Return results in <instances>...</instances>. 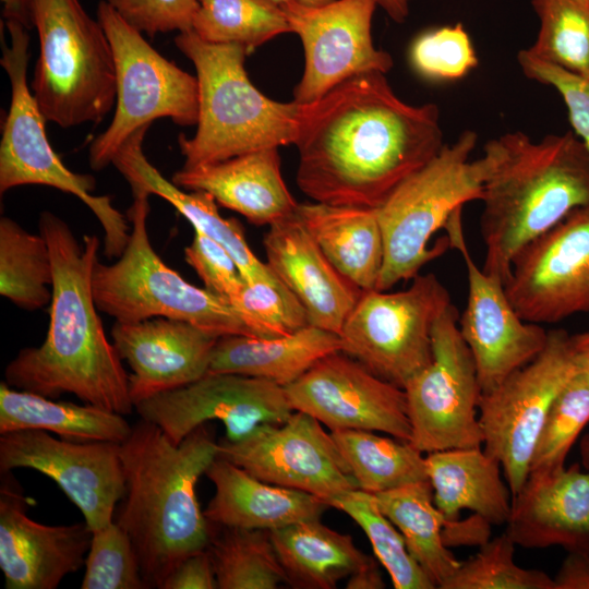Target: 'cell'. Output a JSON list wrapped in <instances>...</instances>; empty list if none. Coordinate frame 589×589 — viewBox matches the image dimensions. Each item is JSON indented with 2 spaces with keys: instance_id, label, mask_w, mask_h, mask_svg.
I'll return each mask as SVG.
<instances>
[{
  "instance_id": "obj_1",
  "label": "cell",
  "mask_w": 589,
  "mask_h": 589,
  "mask_svg": "<svg viewBox=\"0 0 589 589\" xmlns=\"http://www.w3.org/2000/svg\"><path fill=\"white\" fill-rule=\"evenodd\" d=\"M297 184L314 202L377 208L444 146L433 103L401 100L384 73L353 76L302 104Z\"/></svg>"
},
{
  "instance_id": "obj_2",
  "label": "cell",
  "mask_w": 589,
  "mask_h": 589,
  "mask_svg": "<svg viewBox=\"0 0 589 589\" xmlns=\"http://www.w3.org/2000/svg\"><path fill=\"white\" fill-rule=\"evenodd\" d=\"M38 228L53 268L49 327L39 347L21 349L7 365L4 382L53 399L72 394L85 404L130 414L135 407L129 374L107 338L92 290L100 242L95 235L79 242L51 212L40 214Z\"/></svg>"
},
{
  "instance_id": "obj_3",
  "label": "cell",
  "mask_w": 589,
  "mask_h": 589,
  "mask_svg": "<svg viewBox=\"0 0 589 589\" xmlns=\"http://www.w3.org/2000/svg\"><path fill=\"white\" fill-rule=\"evenodd\" d=\"M218 456V443L200 425L179 444L141 419L120 444L125 493L117 521L129 534L148 588H161L187 556L206 550L213 524L196 486Z\"/></svg>"
},
{
  "instance_id": "obj_4",
  "label": "cell",
  "mask_w": 589,
  "mask_h": 589,
  "mask_svg": "<svg viewBox=\"0 0 589 589\" xmlns=\"http://www.w3.org/2000/svg\"><path fill=\"white\" fill-rule=\"evenodd\" d=\"M496 139L501 157L480 200L481 267L505 284L525 247L589 206V153L573 131L540 141L520 131Z\"/></svg>"
},
{
  "instance_id": "obj_5",
  "label": "cell",
  "mask_w": 589,
  "mask_h": 589,
  "mask_svg": "<svg viewBox=\"0 0 589 589\" xmlns=\"http://www.w3.org/2000/svg\"><path fill=\"white\" fill-rule=\"evenodd\" d=\"M175 44L194 64L199 82L196 131L178 136L184 168L294 144L302 104L277 101L257 89L244 68V47L207 43L193 29L179 33Z\"/></svg>"
},
{
  "instance_id": "obj_6",
  "label": "cell",
  "mask_w": 589,
  "mask_h": 589,
  "mask_svg": "<svg viewBox=\"0 0 589 589\" xmlns=\"http://www.w3.org/2000/svg\"><path fill=\"white\" fill-rule=\"evenodd\" d=\"M477 142L478 134L465 130L400 182L376 208L384 243L376 290L387 291L413 279L425 264L445 253L448 238L430 248L432 236L445 228L466 203L481 200L501 157L498 141L493 139L484 145L481 157L470 159Z\"/></svg>"
},
{
  "instance_id": "obj_7",
  "label": "cell",
  "mask_w": 589,
  "mask_h": 589,
  "mask_svg": "<svg viewBox=\"0 0 589 589\" xmlns=\"http://www.w3.org/2000/svg\"><path fill=\"white\" fill-rule=\"evenodd\" d=\"M39 56L31 89L47 121L100 123L116 103L111 45L79 0H32Z\"/></svg>"
},
{
  "instance_id": "obj_8",
  "label": "cell",
  "mask_w": 589,
  "mask_h": 589,
  "mask_svg": "<svg viewBox=\"0 0 589 589\" xmlns=\"http://www.w3.org/2000/svg\"><path fill=\"white\" fill-rule=\"evenodd\" d=\"M128 212L131 232L112 264L96 262L92 290L99 311L116 322L131 323L152 317L181 320L217 337L252 336L230 302L206 288L188 283L153 249L147 232L149 194L133 191Z\"/></svg>"
},
{
  "instance_id": "obj_9",
  "label": "cell",
  "mask_w": 589,
  "mask_h": 589,
  "mask_svg": "<svg viewBox=\"0 0 589 589\" xmlns=\"http://www.w3.org/2000/svg\"><path fill=\"white\" fill-rule=\"evenodd\" d=\"M10 46L2 41L1 65L11 85V101L0 143V192L26 185H48L73 194L97 217L105 232V255L119 257L130 237L124 216L107 195L93 194L96 187L91 175L68 169L52 149L41 113L27 83L29 36L23 24L4 22Z\"/></svg>"
},
{
  "instance_id": "obj_10",
  "label": "cell",
  "mask_w": 589,
  "mask_h": 589,
  "mask_svg": "<svg viewBox=\"0 0 589 589\" xmlns=\"http://www.w3.org/2000/svg\"><path fill=\"white\" fill-rule=\"evenodd\" d=\"M97 20L111 45L116 68V109L108 128L89 146V165L99 171L112 164L123 143L154 120L168 118L180 127L196 125L199 82L155 50L106 0Z\"/></svg>"
},
{
  "instance_id": "obj_11",
  "label": "cell",
  "mask_w": 589,
  "mask_h": 589,
  "mask_svg": "<svg viewBox=\"0 0 589 589\" xmlns=\"http://www.w3.org/2000/svg\"><path fill=\"white\" fill-rule=\"evenodd\" d=\"M433 273L399 291H363L339 334L341 351L400 388L433 359L432 330L452 304Z\"/></svg>"
},
{
  "instance_id": "obj_12",
  "label": "cell",
  "mask_w": 589,
  "mask_h": 589,
  "mask_svg": "<svg viewBox=\"0 0 589 589\" xmlns=\"http://www.w3.org/2000/svg\"><path fill=\"white\" fill-rule=\"evenodd\" d=\"M575 373L570 335L554 328L548 330L545 347L531 362L481 394L483 449L501 464L512 496L528 478L537 438L555 397Z\"/></svg>"
},
{
  "instance_id": "obj_13",
  "label": "cell",
  "mask_w": 589,
  "mask_h": 589,
  "mask_svg": "<svg viewBox=\"0 0 589 589\" xmlns=\"http://www.w3.org/2000/svg\"><path fill=\"white\" fill-rule=\"evenodd\" d=\"M452 303L432 330L433 359L402 388L411 425L410 443L421 453L482 446V394L471 352Z\"/></svg>"
},
{
  "instance_id": "obj_14",
  "label": "cell",
  "mask_w": 589,
  "mask_h": 589,
  "mask_svg": "<svg viewBox=\"0 0 589 589\" xmlns=\"http://www.w3.org/2000/svg\"><path fill=\"white\" fill-rule=\"evenodd\" d=\"M218 456L252 476L328 502L358 489L330 433L312 416L293 411L237 442L218 443Z\"/></svg>"
},
{
  "instance_id": "obj_15",
  "label": "cell",
  "mask_w": 589,
  "mask_h": 589,
  "mask_svg": "<svg viewBox=\"0 0 589 589\" xmlns=\"http://www.w3.org/2000/svg\"><path fill=\"white\" fill-rule=\"evenodd\" d=\"M377 0H334L320 7L281 4L304 50V70L293 100L311 104L340 83L364 73L386 74L392 56L375 47L372 20Z\"/></svg>"
},
{
  "instance_id": "obj_16",
  "label": "cell",
  "mask_w": 589,
  "mask_h": 589,
  "mask_svg": "<svg viewBox=\"0 0 589 589\" xmlns=\"http://www.w3.org/2000/svg\"><path fill=\"white\" fill-rule=\"evenodd\" d=\"M461 212H455L444 228L467 272V303L458 327L473 358L481 390L488 393L543 350L548 330L525 321L512 304L504 281L478 266L466 243Z\"/></svg>"
},
{
  "instance_id": "obj_17",
  "label": "cell",
  "mask_w": 589,
  "mask_h": 589,
  "mask_svg": "<svg viewBox=\"0 0 589 589\" xmlns=\"http://www.w3.org/2000/svg\"><path fill=\"white\" fill-rule=\"evenodd\" d=\"M0 471L29 468L53 480L93 531L113 521L125 493L120 444L56 438L41 430L0 434Z\"/></svg>"
},
{
  "instance_id": "obj_18",
  "label": "cell",
  "mask_w": 589,
  "mask_h": 589,
  "mask_svg": "<svg viewBox=\"0 0 589 589\" xmlns=\"http://www.w3.org/2000/svg\"><path fill=\"white\" fill-rule=\"evenodd\" d=\"M505 291L528 322L589 313V206L569 213L515 257Z\"/></svg>"
},
{
  "instance_id": "obj_19",
  "label": "cell",
  "mask_w": 589,
  "mask_h": 589,
  "mask_svg": "<svg viewBox=\"0 0 589 589\" xmlns=\"http://www.w3.org/2000/svg\"><path fill=\"white\" fill-rule=\"evenodd\" d=\"M135 410L175 444L212 420L224 424L227 441L237 442L262 424L286 421L294 411L284 387L276 383L211 372L185 386L137 402Z\"/></svg>"
},
{
  "instance_id": "obj_20",
  "label": "cell",
  "mask_w": 589,
  "mask_h": 589,
  "mask_svg": "<svg viewBox=\"0 0 589 589\" xmlns=\"http://www.w3.org/2000/svg\"><path fill=\"white\" fill-rule=\"evenodd\" d=\"M294 411L338 430H366L410 442L405 390L336 351L284 387Z\"/></svg>"
},
{
  "instance_id": "obj_21",
  "label": "cell",
  "mask_w": 589,
  "mask_h": 589,
  "mask_svg": "<svg viewBox=\"0 0 589 589\" xmlns=\"http://www.w3.org/2000/svg\"><path fill=\"white\" fill-rule=\"evenodd\" d=\"M0 489V568L7 589H56L86 560V522L48 526L27 516L28 502L11 471Z\"/></svg>"
},
{
  "instance_id": "obj_22",
  "label": "cell",
  "mask_w": 589,
  "mask_h": 589,
  "mask_svg": "<svg viewBox=\"0 0 589 589\" xmlns=\"http://www.w3.org/2000/svg\"><path fill=\"white\" fill-rule=\"evenodd\" d=\"M111 337L131 369L129 384L134 407L206 375L219 338L192 323L169 317L116 322Z\"/></svg>"
},
{
  "instance_id": "obj_23",
  "label": "cell",
  "mask_w": 589,
  "mask_h": 589,
  "mask_svg": "<svg viewBox=\"0 0 589 589\" xmlns=\"http://www.w3.org/2000/svg\"><path fill=\"white\" fill-rule=\"evenodd\" d=\"M268 227L267 265L302 304L311 325L339 335L363 291L327 260L297 209Z\"/></svg>"
},
{
  "instance_id": "obj_24",
  "label": "cell",
  "mask_w": 589,
  "mask_h": 589,
  "mask_svg": "<svg viewBox=\"0 0 589 589\" xmlns=\"http://www.w3.org/2000/svg\"><path fill=\"white\" fill-rule=\"evenodd\" d=\"M505 532L525 549L562 546L589 554V470L575 462L550 473H529Z\"/></svg>"
},
{
  "instance_id": "obj_25",
  "label": "cell",
  "mask_w": 589,
  "mask_h": 589,
  "mask_svg": "<svg viewBox=\"0 0 589 589\" xmlns=\"http://www.w3.org/2000/svg\"><path fill=\"white\" fill-rule=\"evenodd\" d=\"M172 183L187 191L209 193L221 206L256 226L292 214L298 204L280 171L278 148H266L218 163L176 171Z\"/></svg>"
},
{
  "instance_id": "obj_26",
  "label": "cell",
  "mask_w": 589,
  "mask_h": 589,
  "mask_svg": "<svg viewBox=\"0 0 589 589\" xmlns=\"http://www.w3.org/2000/svg\"><path fill=\"white\" fill-rule=\"evenodd\" d=\"M151 125L136 130L120 147L112 165L133 191L155 194L169 202L200 231L221 244L237 262L247 283L279 280L267 263L260 261L247 243L244 230L236 218H224L215 199L207 192L183 190L168 181L146 158L143 141Z\"/></svg>"
},
{
  "instance_id": "obj_27",
  "label": "cell",
  "mask_w": 589,
  "mask_h": 589,
  "mask_svg": "<svg viewBox=\"0 0 589 589\" xmlns=\"http://www.w3.org/2000/svg\"><path fill=\"white\" fill-rule=\"evenodd\" d=\"M205 474L215 486L204 510L213 525L271 531L320 519L328 507L312 494L265 482L220 456Z\"/></svg>"
},
{
  "instance_id": "obj_28",
  "label": "cell",
  "mask_w": 589,
  "mask_h": 589,
  "mask_svg": "<svg viewBox=\"0 0 589 589\" xmlns=\"http://www.w3.org/2000/svg\"><path fill=\"white\" fill-rule=\"evenodd\" d=\"M425 466L434 503L446 522L459 519L460 512L468 509L491 526L506 525L512 492L501 464L481 446L426 454Z\"/></svg>"
},
{
  "instance_id": "obj_29",
  "label": "cell",
  "mask_w": 589,
  "mask_h": 589,
  "mask_svg": "<svg viewBox=\"0 0 589 589\" xmlns=\"http://www.w3.org/2000/svg\"><path fill=\"white\" fill-rule=\"evenodd\" d=\"M297 213L333 266L362 291L375 290L384 243L376 208L298 204Z\"/></svg>"
},
{
  "instance_id": "obj_30",
  "label": "cell",
  "mask_w": 589,
  "mask_h": 589,
  "mask_svg": "<svg viewBox=\"0 0 589 589\" xmlns=\"http://www.w3.org/2000/svg\"><path fill=\"white\" fill-rule=\"evenodd\" d=\"M336 351H341L339 335L311 324L274 338L227 335L214 347L209 372L259 377L285 387Z\"/></svg>"
},
{
  "instance_id": "obj_31",
  "label": "cell",
  "mask_w": 589,
  "mask_h": 589,
  "mask_svg": "<svg viewBox=\"0 0 589 589\" xmlns=\"http://www.w3.org/2000/svg\"><path fill=\"white\" fill-rule=\"evenodd\" d=\"M287 581L297 588L333 589L373 557L350 534L320 519L294 522L269 531Z\"/></svg>"
},
{
  "instance_id": "obj_32",
  "label": "cell",
  "mask_w": 589,
  "mask_h": 589,
  "mask_svg": "<svg viewBox=\"0 0 589 589\" xmlns=\"http://www.w3.org/2000/svg\"><path fill=\"white\" fill-rule=\"evenodd\" d=\"M20 430L52 432L70 441L121 444L132 426L121 413L89 404L56 401L1 382L0 434Z\"/></svg>"
},
{
  "instance_id": "obj_33",
  "label": "cell",
  "mask_w": 589,
  "mask_h": 589,
  "mask_svg": "<svg viewBox=\"0 0 589 589\" xmlns=\"http://www.w3.org/2000/svg\"><path fill=\"white\" fill-rule=\"evenodd\" d=\"M378 507L397 527L406 546L432 580L442 589L460 565L444 542L446 520L434 503L429 480L374 494Z\"/></svg>"
},
{
  "instance_id": "obj_34",
  "label": "cell",
  "mask_w": 589,
  "mask_h": 589,
  "mask_svg": "<svg viewBox=\"0 0 589 589\" xmlns=\"http://www.w3.org/2000/svg\"><path fill=\"white\" fill-rule=\"evenodd\" d=\"M330 434L359 490L377 494L428 480L425 456L410 442L366 430Z\"/></svg>"
},
{
  "instance_id": "obj_35",
  "label": "cell",
  "mask_w": 589,
  "mask_h": 589,
  "mask_svg": "<svg viewBox=\"0 0 589 589\" xmlns=\"http://www.w3.org/2000/svg\"><path fill=\"white\" fill-rule=\"evenodd\" d=\"M53 268L49 245L13 219H0V293L34 311L51 302Z\"/></svg>"
},
{
  "instance_id": "obj_36",
  "label": "cell",
  "mask_w": 589,
  "mask_h": 589,
  "mask_svg": "<svg viewBox=\"0 0 589 589\" xmlns=\"http://www.w3.org/2000/svg\"><path fill=\"white\" fill-rule=\"evenodd\" d=\"M223 528L207 548L218 589H275L288 582L269 531Z\"/></svg>"
},
{
  "instance_id": "obj_37",
  "label": "cell",
  "mask_w": 589,
  "mask_h": 589,
  "mask_svg": "<svg viewBox=\"0 0 589 589\" xmlns=\"http://www.w3.org/2000/svg\"><path fill=\"white\" fill-rule=\"evenodd\" d=\"M193 31L212 44H235L249 53L291 32L281 5L272 0H199Z\"/></svg>"
},
{
  "instance_id": "obj_38",
  "label": "cell",
  "mask_w": 589,
  "mask_h": 589,
  "mask_svg": "<svg viewBox=\"0 0 589 589\" xmlns=\"http://www.w3.org/2000/svg\"><path fill=\"white\" fill-rule=\"evenodd\" d=\"M539 20L526 51L589 81V0H531Z\"/></svg>"
},
{
  "instance_id": "obj_39",
  "label": "cell",
  "mask_w": 589,
  "mask_h": 589,
  "mask_svg": "<svg viewBox=\"0 0 589 589\" xmlns=\"http://www.w3.org/2000/svg\"><path fill=\"white\" fill-rule=\"evenodd\" d=\"M328 506L348 515L364 531L395 589L436 588L410 555L402 534L381 510L374 494L356 489L329 501Z\"/></svg>"
},
{
  "instance_id": "obj_40",
  "label": "cell",
  "mask_w": 589,
  "mask_h": 589,
  "mask_svg": "<svg viewBox=\"0 0 589 589\" xmlns=\"http://www.w3.org/2000/svg\"><path fill=\"white\" fill-rule=\"evenodd\" d=\"M589 422V383L577 372L555 397L537 438L529 473L565 468L570 448Z\"/></svg>"
},
{
  "instance_id": "obj_41",
  "label": "cell",
  "mask_w": 589,
  "mask_h": 589,
  "mask_svg": "<svg viewBox=\"0 0 589 589\" xmlns=\"http://www.w3.org/2000/svg\"><path fill=\"white\" fill-rule=\"evenodd\" d=\"M515 546L506 532L489 539L460 563L442 589H555L546 573L516 564Z\"/></svg>"
},
{
  "instance_id": "obj_42",
  "label": "cell",
  "mask_w": 589,
  "mask_h": 589,
  "mask_svg": "<svg viewBox=\"0 0 589 589\" xmlns=\"http://www.w3.org/2000/svg\"><path fill=\"white\" fill-rule=\"evenodd\" d=\"M229 302L254 337L286 336L310 325L304 308L280 280L245 281Z\"/></svg>"
},
{
  "instance_id": "obj_43",
  "label": "cell",
  "mask_w": 589,
  "mask_h": 589,
  "mask_svg": "<svg viewBox=\"0 0 589 589\" xmlns=\"http://www.w3.org/2000/svg\"><path fill=\"white\" fill-rule=\"evenodd\" d=\"M82 589L148 588L132 540L117 522L93 531Z\"/></svg>"
},
{
  "instance_id": "obj_44",
  "label": "cell",
  "mask_w": 589,
  "mask_h": 589,
  "mask_svg": "<svg viewBox=\"0 0 589 589\" xmlns=\"http://www.w3.org/2000/svg\"><path fill=\"white\" fill-rule=\"evenodd\" d=\"M409 61L419 75L432 81L459 80L478 65L461 23L421 33L410 46Z\"/></svg>"
},
{
  "instance_id": "obj_45",
  "label": "cell",
  "mask_w": 589,
  "mask_h": 589,
  "mask_svg": "<svg viewBox=\"0 0 589 589\" xmlns=\"http://www.w3.org/2000/svg\"><path fill=\"white\" fill-rule=\"evenodd\" d=\"M517 61L525 76L552 86L561 95L573 132L589 153V81L541 61L526 49L518 52Z\"/></svg>"
},
{
  "instance_id": "obj_46",
  "label": "cell",
  "mask_w": 589,
  "mask_h": 589,
  "mask_svg": "<svg viewBox=\"0 0 589 589\" xmlns=\"http://www.w3.org/2000/svg\"><path fill=\"white\" fill-rule=\"evenodd\" d=\"M133 28L149 37L193 28L199 0H106Z\"/></svg>"
},
{
  "instance_id": "obj_47",
  "label": "cell",
  "mask_w": 589,
  "mask_h": 589,
  "mask_svg": "<svg viewBox=\"0 0 589 589\" xmlns=\"http://www.w3.org/2000/svg\"><path fill=\"white\" fill-rule=\"evenodd\" d=\"M184 255L205 288L228 301L245 284L231 254L200 231L195 230L192 242L184 249Z\"/></svg>"
},
{
  "instance_id": "obj_48",
  "label": "cell",
  "mask_w": 589,
  "mask_h": 589,
  "mask_svg": "<svg viewBox=\"0 0 589 589\" xmlns=\"http://www.w3.org/2000/svg\"><path fill=\"white\" fill-rule=\"evenodd\" d=\"M215 569L208 550L183 558L166 577L160 589H217Z\"/></svg>"
},
{
  "instance_id": "obj_49",
  "label": "cell",
  "mask_w": 589,
  "mask_h": 589,
  "mask_svg": "<svg viewBox=\"0 0 589 589\" xmlns=\"http://www.w3.org/2000/svg\"><path fill=\"white\" fill-rule=\"evenodd\" d=\"M490 531L491 525L473 514L464 520L446 522L443 527V538L448 548L464 544L481 545L489 540Z\"/></svg>"
},
{
  "instance_id": "obj_50",
  "label": "cell",
  "mask_w": 589,
  "mask_h": 589,
  "mask_svg": "<svg viewBox=\"0 0 589 589\" xmlns=\"http://www.w3.org/2000/svg\"><path fill=\"white\" fill-rule=\"evenodd\" d=\"M553 580L555 589H589V554L568 552Z\"/></svg>"
},
{
  "instance_id": "obj_51",
  "label": "cell",
  "mask_w": 589,
  "mask_h": 589,
  "mask_svg": "<svg viewBox=\"0 0 589 589\" xmlns=\"http://www.w3.org/2000/svg\"><path fill=\"white\" fill-rule=\"evenodd\" d=\"M384 587L385 582L374 558L353 572L346 584L348 589H381Z\"/></svg>"
},
{
  "instance_id": "obj_52",
  "label": "cell",
  "mask_w": 589,
  "mask_h": 589,
  "mask_svg": "<svg viewBox=\"0 0 589 589\" xmlns=\"http://www.w3.org/2000/svg\"><path fill=\"white\" fill-rule=\"evenodd\" d=\"M576 372L589 383V329L570 335Z\"/></svg>"
},
{
  "instance_id": "obj_53",
  "label": "cell",
  "mask_w": 589,
  "mask_h": 589,
  "mask_svg": "<svg viewBox=\"0 0 589 589\" xmlns=\"http://www.w3.org/2000/svg\"><path fill=\"white\" fill-rule=\"evenodd\" d=\"M2 15L7 21H13L29 27L32 24V0H1Z\"/></svg>"
},
{
  "instance_id": "obj_54",
  "label": "cell",
  "mask_w": 589,
  "mask_h": 589,
  "mask_svg": "<svg viewBox=\"0 0 589 589\" xmlns=\"http://www.w3.org/2000/svg\"><path fill=\"white\" fill-rule=\"evenodd\" d=\"M411 0H377L386 14L396 23H402L409 15Z\"/></svg>"
},
{
  "instance_id": "obj_55",
  "label": "cell",
  "mask_w": 589,
  "mask_h": 589,
  "mask_svg": "<svg viewBox=\"0 0 589 589\" xmlns=\"http://www.w3.org/2000/svg\"><path fill=\"white\" fill-rule=\"evenodd\" d=\"M579 454L581 466L589 470V433H586L580 440Z\"/></svg>"
},
{
  "instance_id": "obj_56",
  "label": "cell",
  "mask_w": 589,
  "mask_h": 589,
  "mask_svg": "<svg viewBox=\"0 0 589 589\" xmlns=\"http://www.w3.org/2000/svg\"><path fill=\"white\" fill-rule=\"evenodd\" d=\"M272 1L279 5L289 1H297L301 4L309 5V7H320V5L327 4L334 0H272Z\"/></svg>"
}]
</instances>
